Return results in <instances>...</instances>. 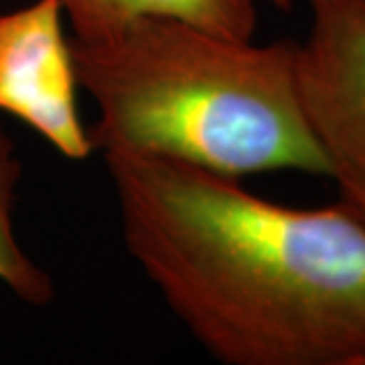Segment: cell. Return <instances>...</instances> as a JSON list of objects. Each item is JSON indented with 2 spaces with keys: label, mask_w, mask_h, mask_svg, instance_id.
Masks as SVG:
<instances>
[{
  "label": "cell",
  "mask_w": 365,
  "mask_h": 365,
  "mask_svg": "<svg viewBox=\"0 0 365 365\" xmlns=\"http://www.w3.org/2000/svg\"><path fill=\"white\" fill-rule=\"evenodd\" d=\"M126 248L225 365H365V222L177 158L106 153Z\"/></svg>",
  "instance_id": "1"
},
{
  "label": "cell",
  "mask_w": 365,
  "mask_h": 365,
  "mask_svg": "<svg viewBox=\"0 0 365 365\" xmlns=\"http://www.w3.org/2000/svg\"><path fill=\"white\" fill-rule=\"evenodd\" d=\"M292 41L254 45L170 16L98 41L71 39L78 86L98 108L93 150L169 157L227 177H329L304 118Z\"/></svg>",
  "instance_id": "2"
},
{
  "label": "cell",
  "mask_w": 365,
  "mask_h": 365,
  "mask_svg": "<svg viewBox=\"0 0 365 365\" xmlns=\"http://www.w3.org/2000/svg\"><path fill=\"white\" fill-rule=\"evenodd\" d=\"M309 6V35L294 47L300 106L339 201L365 222V0Z\"/></svg>",
  "instance_id": "3"
},
{
  "label": "cell",
  "mask_w": 365,
  "mask_h": 365,
  "mask_svg": "<svg viewBox=\"0 0 365 365\" xmlns=\"http://www.w3.org/2000/svg\"><path fill=\"white\" fill-rule=\"evenodd\" d=\"M78 76L59 0L0 16V112L19 118L69 160L93 153L78 110Z\"/></svg>",
  "instance_id": "4"
},
{
  "label": "cell",
  "mask_w": 365,
  "mask_h": 365,
  "mask_svg": "<svg viewBox=\"0 0 365 365\" xmlns=\"http://www.w3.org/2000/svg\"><path fill=\"white\" fill-rule=\"evenodd\" d=\"M76 41L116 35L143 16H170L232 39L256 31V0H59Z\"/></svg>",
  "instance_id": "5"
},
{
  "label": "cell",
  "mask_w": 365,
  "mask_h": 365,
  "mask_svg": "<svg viewBox=\"0 0 365 365\" xmlns=\"http://www.w3.org/2000/svg\"><path fill=\"white\" fill-rule=\"evenodd\" d=\"M19 181L21 160L13 138L0 124V284L31 307H45L55 297L53 278L21 248L14 235L13 209Z\"/></svg>",
  "instance_id": "6"
},
{
  "label": "cell",
  "mask_w": 365,
  "mask_h": 365,
  "mask_svg": "<svg viewBox=\"0 0 365 365\" xmlns=\"http://www.w3.org/2000/svg\"><path fill=\"white\" fill-rule=\"evenodd\" d=\"M266 2H270L272 6L280 9V11H288L292 6V0H266Z\"/></svg>",
  "instance_id": "7"
}]
</instances>
